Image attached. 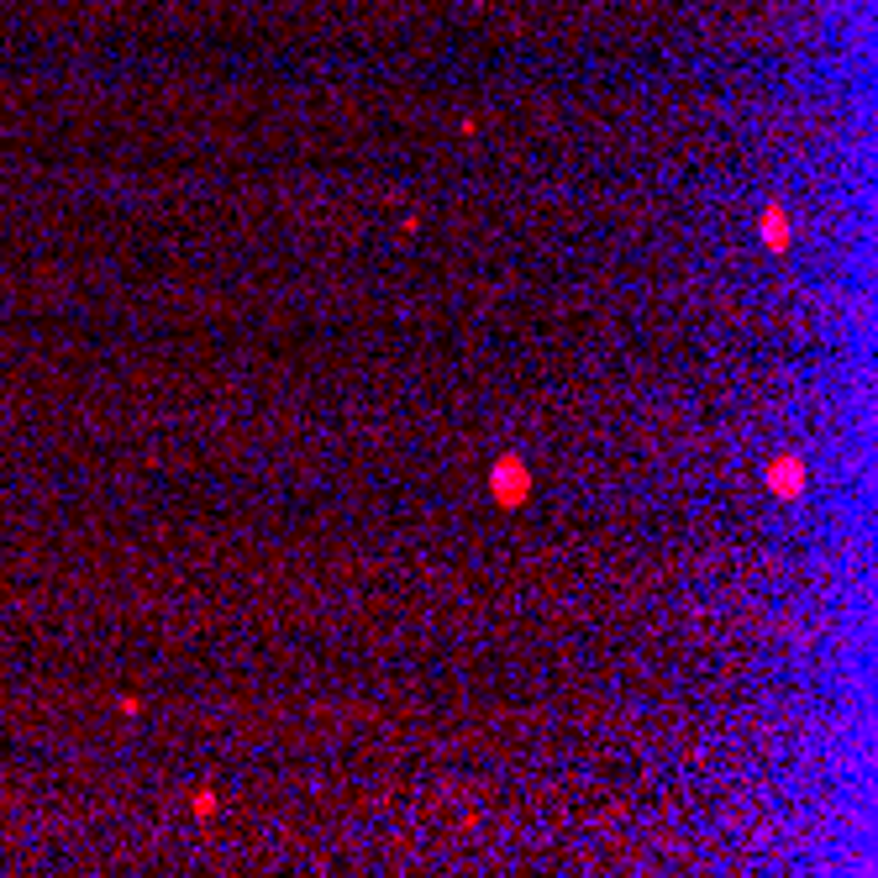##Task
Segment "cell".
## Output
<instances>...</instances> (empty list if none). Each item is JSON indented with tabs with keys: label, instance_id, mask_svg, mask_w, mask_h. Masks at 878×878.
Here are the masks:
<instances>
[{
	"label": "cell",
	"instance_id": "cell-2",
	"mask_svg": "<svg viewBox=\"0 0 878 878\" xmlns=\"http://www.w3.org/2000/svg\"><path fill=\"white\" fill-rule=\"evenodd\" d=\"M762 485H768V494H773V500L794 505V500H805L810 463H805L799 453H773V457H768V468H762Z\"/></svg>",
	"mask_w": 878,
	"mask_h": 878
},
{
	"label": "cell",
	"instance_id": "cell-4",
	"mask_svg": "<svg viewBox=\"0 0 878 878\" xmlns=\"http://www.w3.org/2000/svg\"><path fill=\"white\" fill-rule=\"evenodd\" d=\"M211 810H216V794L200 789V794H195V816H211Z\"/></svg>",
	"mask_w": 878,
	"mask_h": 878
},
{
	"label": "cell",
	"instance_id": "cell-3",
	"mask_svg": "<svg viewBox=\"0 0 878 878\" xmlns=\"http://www.w3.org/2000/svg\"><path fill=\"white\" fill-rule=\"evenodd\" d=\"M757 232H762V247H768V253H779V258H784L789 243H794V226H789L784 200H768V206H762V216H757Z\"/></svg>",
	"mask_w": 878,
	"mask_h": 878
},
{
	"label": "cell",
	"instance_id": "cell-1",
	"mask_svg": "<svg viewBox=\"0 0 878 878\" xmlns=\"http://www.w3.org/2000/svg\"><path fill=\"white\" fill-rule=\"evenodd\" d=\"M489 494H494V505H505V511L526 505V500H531V468H526V457L521 453L494 457V468H489Z\"/></svg>",
	"mask_w": 878,
	"mask_h": 878
}]
</instances>
